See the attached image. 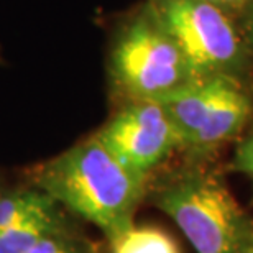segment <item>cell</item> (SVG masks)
Segmentation results:
<instances>
[{
	"instance_id": "cell-1",
	"label": "cell",
	"mask_w": 253,
	"mask_h": 253,
	"mask_svg": "<svg viewBox=\"0 0 253 253\" xmlns=\"http://www.w3.org/2000/svg\"><path fill=\"white\" fill-rule=\"evenodd\" d=\"M35 188L90 222L107 240L135 224L148 183L130 173L94 135L40 165Z\"/></svg>"
},
{
	"instance_id": "cell-2",
	"label": "cell",
	"mask_w": 253,
	"mask_h": 253,
	"mask_svg": "<svg viewBox=\"0 0 253 253\" xmlns=\"http://www.w3.org/2000/svg\"><path fill=\"white\" fill-rule=\"evenodd\" d=\"M150 201L163 211L196 253H239L253 220L214 171L194 165L160 181Z\"/></svg>"
},
{
	"instance_id": "cell-3",
	"label": "cell",
	"mask_w": 253,
	"mask_h": 253,
	"mask_svg": "<svg viewBox=\"0 0 253 253\" xmlns=\"http://www.w3.org/2000/svg\"><path fill=\"white\" fill-rule=\"evenodd\" d=\"M109 74L125 102L160 100L192 81L176 43L146 3L115 35Z\"/></svg>"
},
{
	"instance_id": "cell-4",
	"label": "cell",
	"mask_w": 253,
	"mask_h": 253,
	"mask_svg": "<svg viewBox=\"0 0 253 253\" xmlns=\"http://www.w3.org/2000/svg\"><path fill=\"white\" fill-rule=\"evenodd\" d=\"M146 5L173 38L192 81L244 73L249 51L225 10L204 0H146Z\"/></svg>"
},
{
	"instance_id": "cell-5",
	"label": "cell",
	"mask_w": 253,
	"mask_h": 253,
	"mask_svg": "<svg viewBox=\"0 0 253 253\" xmlns=\"http://www.w3.org/2000/svg\"><path fill=\"white\" fill-rule=\"evenodd\" d=\"M105 148L136 178L148 183L181 141L163 105L156 100H130L95 131Z\"/></svg>"
},
{
	"instance_id": "cell-6",
	"label": "cell",
	"mask_w": 253,
	"mask_h": 253,
	"mask_svg": "<svg viewBox=\"0 0 253 253\" xmlns=\"http://www.w3.org/2000/svg\"><path fill=\"white\" fill-rule=\"evenodd\" d=\"M239 79L230 76L211 78V90L201 125L186 148L191 155L199 158L212 153L235 138L249 124L253 112V100L242 87Z\"/></svg>"
},
{
	"instance_id": "cell-7",
	"label": "cell",
	"mask_w": 253,
	"mask_h": 253,
	"mask_svg": "<svg viewBox=\"0 0 253 253\" xmlns=\"http://www.w3.org/2000/svg\"><path fill=\"white\" fill-rule=\"evenodd\" d=\"M58 211V202L37 188L2 194L0 196V232Z\"/></svg>"
},
{
	"instance_id": "cell-8",
	"label": "cell",
	"mask_w": 253,
	"mask_h": 253,
	"mask_svg": "<svg viewBox=\"0 0 253 253\" xmlns=\"http://www.w3.org/2000/svg\"><path fill=\"white\" fill-rule=\"evenodd\" d=\"M112 253H181L168 232L156 225H131L109 240Z\"/></svg>"
},
{
	"instance_id": "cell-9",
	"label": "cell",
	"mask_w": 253,
	"mask_h": 253,
	"mask_svg": "<svg viewBox=\"0 0 253 253\" xmlns=\"http://www.w3.org/2000/svg\"><path fill=\"white\" fill-rule=\"evenodd\" d=\"M61 211L0 232V253H28L43 237L64 225Z\"/></svg>"
},
{
	"instance_id": "cell-10",
	"label": "cell",
	"mask_w": 253,
	"mask_h": 253,
	"mask_svg": "<svg viewBox=\"0 0 253 253\" xmlns=\"http://www.w3.org/2000/svg\"><path fill=\"white\" fill-rule=\"evenodd\" d=\"M28 253H89V250L63 225L61 229L43 237Z\"/></svg>"
},
{
	"instance_id": "cell-11",
	"label": "cell",
	"mask_w": 253,
	"mask_h": 253,
	"mask_svg": "<svg viewBox=\"0 0 253 253\" xmlns=\"http://www.w3.org/2000/svg\"><path fill=\"white\" fill-rule=\"evenodd\" d=\"M232 169L247 176L253 183V131L235 148V153L232 156Z\"/></svg>"
},
{
	"instance_id": "cell-12",
	"label": "cell",
	"mask_w": 253,
	"mask_h": 253,
	"mask_svg": "<svg viewBox=\"0 0 253 253\" xmlns=\"http://www.w3.org/2000/svg\"><path fill=\"white\" fill-rule=\"evenodd\" d=\"M242 22H240V32L244 37L247 51H249L250 61H253V0L247 3V7L240 12Z\"/></svg>"
},
{
	"instance_id": "cell-13",
	"label": "cell",
	"mask_w": 253,
	"mask_h": 253,
	"mask_svg": "<svg viewBox=\"0 0 253 253\" xmlns=\"http://www.w3.org/2000/svg\"><path fill=\"white\" fill-rule=\"evenodd\" d=\"M204 2L212 3V5H215V7L225 10L227 13H230L232 17H234L237 13L240 15V12L247 7V3H249L250 0H204Z\"/></svg>"
},
{
	"instance_id": "cell-14",
	"label": "cell",
	"mask_w": 253,
	"mask_h": 253,
	"mask_svg": "<svg viewBox=\"0 0 253 253\" xmlns=\"http://www.w3.org/2000/svg\"><path fill=\"white\" fill-rule=\"evenodd\" d=\"M239 253H253V230L250 232V235L247 237V240L244 242V245L240 247Z\"/></svg>"
},
{
	"instance_id": "cell-15",
	"label": "cell",
	"mask_w": 253,
	"mask_h": 253,
	"mask_svg": "<svg viewBox=\"0 0 253 253\" xmlns=\"http://www.w3.org/2000/svg\"><path fill=\"white\" fill-rule=\"evenodd\" d=\"M0 63H2V51H0Z\"/></svg>"
}]
</instances>
